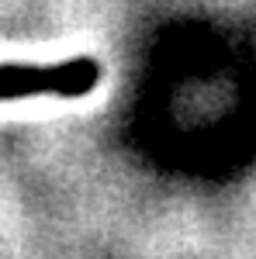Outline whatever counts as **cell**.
<instances>
[{
  "label": "cell",
  "mask_w": 256,
  "mask_h": 259,
  "mask_svg": "<svg viewBox=\"0 0 256 259\" xmlns=\"http://www.w3.org/2000/svg\"><path fill=\"white\" fill-rule=\"evenodd\" d=\"M100 80V66L94 59H66L52 66H0V100L21 97H83Z\"/></svg>",
  "instance_id": "6da1fadb"
}]
</instances>
